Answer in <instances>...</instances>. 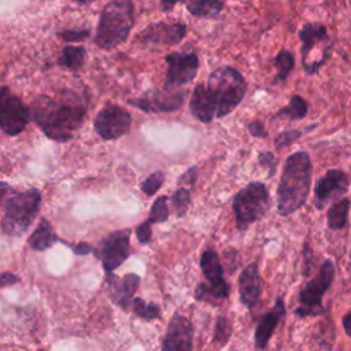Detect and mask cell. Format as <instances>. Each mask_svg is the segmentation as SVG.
Returning a JSON list of instances; mask_svg holds the SVG:
<instances>
[{"instance_id":"cell-40","label":"cell","mask_w":351,"mask_h":351,"mask_svg":"<svg viewBox=\"0 0 351 351\" xmlns=\"http://www.w3.org/2000/svg\"><path fill=\"white\" fill-rule=\"evenodd\" d=\"M185 0H159V5H160V10L163 12H169L171 11L177 4L180 3H184Z\"/></svg>"},{"instance_id":"cell-10","label":"cell","mask_w":351,"mask_h":351,"mask_svg":"<svg viewBox=\"0 0 351 351\" xmlns=\"http://www.w3.org/2000/svg\"><path fill=\"white\" fill-rule=\"evenodd\" d=\"M165 89H180L197 75L200 59L195 52H170L165 56Z\"/></svg>"},{"instance_id":"cell-1","label":"cell","mask_w":351,"mask_h":351,"mask_svg":"<svg viewBox=\"0 0 351 351\" xmlns=\"http://www.w3.org/2000/svg\"><path fill=\"white\" fill-rule=\"evenodd\" d=\"M85 112L84 103L70 92H64L59 97L38 96L30 108L34 122L49 138L56 141L70 140L84 123Z\"/></svg>"},{"instance_id":"cell-35","label":"cell","mask_w":351,"mask_h":351,"mask_svg":"<svg viewBox=\"0 0 351 351\" xmlns=\"http://www.w3.org/2000/svg\"><path fill=\"white\" fill-rule=\"evenodd\" d=\"M136 236L141 244H148L151 241V236H152V223L148 219L144 221L143 223H140L136 229Z\"/></svg>"},{"instance_id":"cell-12","label":"cell","mask_w":351,"mask_h":351,"mask_svg":"<svg viewBox=\"0 0 351 351\" xmlns=\"http://www.w3.org/2000/svg\"><path fill=\"white\" fill-rule=\"evenodd\" d=\"M30 119V110L7 86L0 88V128L10 136L19 134Z\"/></svg>"},{"instance_id":"cell-25","label":"cell","mask_w":351,"mask_h":351,"mask_svg":"<svg viewBox=\"0 0 351 351\" xmlns=\"http://www.w3.org/2000/svg\"><path fill=\"white\" fill-rule=\"evenodd\" d=\"M273 66L276 69L274 82H285L295 70V55L288 49H280L273 59Z\"/></svg>"},{"instance_id":"cell-32","label":"cell","mask_w":351,"mask_h":351,"mask_svg":"<svg viewBox=\"0 0 351 351\" xmlns=\"http://www.w3.org/2000/svg\"><path fill=\"white\" fill-rule=\"evenodd\" d=\"M165 181V174L162 171H154L152 174H149L144 182L141 184V189L147 196H152L154 193L158 192V189L162 186Z\"/></svg>"},{"instance_id":"cell-17","label":"cell","mask_w":351,"mask_h":351,"mask_svg":"<svg viewBox=\"0 0 351 351\" xmlns=\"http://www.w3.org/2000/svg\"><path fill=\"white\" fill-rule=\"evenodd\" d=\"M192 344L193 326L189 318L178 313L173 314L166 330L162 351H192Z\"/></svg>"},{"instance_id":"cell-42","label":"cell","mask_w":351,"mask_h":351,"mask_svg":"<svg viewBox=\"0 0 351 351\" xmlns=\"http://www.w3.org/2000/svg\"><path fill=\"white\" fill-rule=\"evenodd\" d=\"M73 251H74L77 255H88V254H90L93 250H92V247H90L89 244L80 243V244H77V245L73 247Z\"/></svg>"},{"instance_id":"cell-36","label":"cell","mask_w":351,"mask_h":351,"mask_svg":"<svg viewBox=\"0 0 351 351\" xmlns=\"http://www.w3.org/2000/svg\"><path fill=\"white\" fill-rule=\"evenodd\" d=\"M258 162L261 166L266 167L267 170H270V177L274 174L276 171V167H277V159L276 156L270 152V151H265V152H261L258 155Z\"/></svg>"},{"instance_id":"cell-5","label":"cell","mask_w":351,"mask_h":351,"mask_svg":"<svg viewBox=\"0 0 351 351\" xmlns=\"http://www.w3.org/2000/svg\"><path fill=\"white\" fill-rule=\"evenodd\" d=\"M300 58L306 74L315 75L332 56L333 41L321 22H307L299 29Z\"/></svg>"},{"instance_id":"cell-37","label":"cell","mask_w":351,"mask_h":351,"mask_svg":"<svg viewBox=\"0 0 351 351\" xmlns=\"http://www.w3.org/2000/svg\"><path fill=\"white\" fill-rule=\"evenodd\" d=\"M247 130H248V133H250L252 137L263 138V137L267 136L266 128H265L263 122L259 121V119H254V121L248 122V123H247Z\"/></svg>"},{"instance_id":"cell-3","label":"cell","mask_w":351,"mask_h":351,"mask_svg":"<svg viewBox=\"0 0 351 351\" xmlns=\"http://www.w3.org/2000/svg\"><path fill=\"white\" fill-rule=\"evenodd\" d=\"M206 86L214 103L217 119L233 112L247 93L245 78L237 69L228 64L219 66L211 71Z\"/></svg>"},{"instance_id":"cell-19","label":"cell","mask_w":351,"mask_h":351,"mask_svg":"<svg viewBox=\"0 0 351 351\" xmlns=\"http://www.w3.org/2000/svg\"><path fill=\"white\" fill-rule=\"evenodd\" d=\"M262 295V277L258 263H250L243 269L239 277V296L243 306L252 308L256 306Z\"/></svg>"},{"instance_id":"cell-30","label":"cell","mask_w":351,"mask_h":351,"mask_svg":"<svg viewBox=\"0 0 351 351\" xmlns=\"http://www.w3.org/2000/svg\"><path fill=\"white\" fill-rule=\"evenodd\" d=\"M171 206L176 211V215L184 217L191 206V192L186 188H178L171 195Z\"/></svg>"},{"instance_id":"cell-18","label":"cell","mask_w":351,"mask_h":351,"mask_svg":"<svg viewBox=\"0 0 351 351\" xmlns=\"http://www.w3.org/2000/svg\"><path fill=\"white\" fill-rule=\"evenodd\" d=\"M284 315H285V304L282 302V298L278 296L276 299L274 306L267 313H265L258 321V325L255 328V335H254V344L256 350L262 351L266 348L269 340L271 339L276 328L278 326Z\"/></svg>"},{"instance_id":"cell-8","label":"cell","mask_w":351,"mask_h":351,"mask_svg":"<svg viewBox=\"0 0 351 351\" xmlns=\"http://www.w3.org/2000/svg\"><path fill=\"white\" fill-rule=\"evenodd\" d=\"M200 269L207 280L200 282L193 292V296L199 302L219 304L221 300L229 296V285L223 277V269L218 254L208 248L202 254Z\"/></svg>"},{"instance_id":"cell-15","label":"cell","mask_w":351,"mask_h":351,"mask_svg":"<svg viewBox=\"0 0 351 351\" xmlns=\"http://www.w3.org/2000/svg\"><path fill=\"white\" fill-rule=\"evenodd\" d=\"M130 254V232L117 230L108 234L97 252V256L101 259L103 267L107 273H112L118 266H121Z\"/></svg>"},{"instance_id":"cell-2","label":"cell","mask_w":351,"mask_h":351,"mask_svg":"<svg viewBox=\"0 0 351 351\" xmlns=\"http://www.w3.org/2000/svg\"><path fill=\"white\" fill-rule=\"evenodd\" d=\"M311 159L306 151H298L285 160L277 188V211L287 217L304 206L311 186Z\"/></svg>"},{"instance_id":"cell-31","label":"cell","mask_w":351,"mask_h":351,"mask_svg":"<svg viewBox=\"0 0 351 351\" xmlns=\"http://www.w3.org/2000/svg\"><path fill=\"white\" fill-rule=\"evenodd\" d=\"M169 218V206H167V196H159L155 199L148 221L151 223H160Z\"/></svg>"},{"instance_id":"cell-6","label":"cell","mask_w":351,"mask_h":351,"mask_svg":"<svg viewBox=\"0 0 351 351\" xmlns=\"http://www.w3.org/2000/svg\"><path fill=\"white\" fill-rule=\"evenodd\" d=\"M41 203L38 189H27L7 199L4 215L1 219V230L7 236H21L32 225Z\"/></svg>"},{"instance_id":"cell-20","label":"cell","mask_w":351,"mask_h":351,"mask_svg":"<svg viewBox=\"0 0 351 351\" xmlns=\"http://www.w3.org/2000/svg\"><path fill=\"white\" fill-rule=\"evenodd\" d=\"M189 111L192 117L202 123H210L213 119H217L215 107L207 90L206 82H199L195 85L189 99Z\"/></svg>"},{"instance_id":"cell-43","label":"cell","mask_w":351,"mask_h":351,"mask_svg":"<svg viewBox=\"0 0 351 351\" xmlns=\"http://www.w3.org/2000/svg\"><path fill=\"white\" fill-rule=\"evenodd\" d=\"M343 329L346 332V335H348L351 337V310L343 317Z\"/></svg>"},{"instance_id":"cell-41","label":"cell","mask_w":351,"mask_h":351,"mask_svg":"<svg viewBox=\"0 0 351 351\" xmlns=\"http://www.w3.org/2000/svg\"><path fill=\"white\" fill-rule=\"evenodd\" d=\"M11 192H12L11 186H10L8 184L0 181V207L3 206V203L7 202V196H8Z\"/></svg>"},{"instance_id":"cell-39","label":"cell","mask_w":351,"mask_h":351,"mask_svg":"<svg viewBox=\"0 0 351 351\" xmlns=\"http://www.w3.org/2000/svg\"><path fill=\"white\" fill-rule=\"evenodd\" d=\"M16 282H19V277L15 276L14 273H11V271L0 273V288L8 287V285H12Z\"/></svg>"},{"instance_id":"cell-28","label":"cell","mask_w":351,"mask_h":351,"mask_svg":"<svg viewBox=\"0 0 351 351\" xmlns=\"http://www.w3.org/2000/svg\"><path fill=\"white\" fill-rule=\"evenodd\" d=\"M132 310L137 317L145 321H152L160 317L159 306L156 303H147L141 298H134L132 300Z\"/></svg>"},{"instance_id":"cell-14","label":"cell","mask_w":351,"mask_h":351,"mask_svg":"<svg viewBox=\"0 0 351 351\" xmlns=\"http://www.w3.org/2000/svg\"><path fill=\"white\" fill-rule=\"evenodd\" d=\"M132 117L118 104L107 103L95 118V130L104 140H115L130 130Z\"/></svg>"},{"instance_id":"cell-22","label":"cell","mask_w":351,"mask_h":351,"mask_svg":"<svg viewBox=\"0 0 351 351\" xmlns=\"http://www.w3.org/2000/svg\"><path fill=\"white\" fill-rule=\"evenodd\" d=\"M223 7L222 0H189L186 3V11L199 19H213L222 12Z\"/></svg>"},{"instance_id":"cell-16","label":"cell","mask_w":351,"mask_h":351,"mask_svg":"<svg viewBox=\"0 0 351 351\" xmlns=\"http://www.w3.org/2000/svg\"><path fill=\"white\" fill-rule=\"evenodd\" d=\"M348 177L339 169H329L315 184V207L322 210L336 197L343 196L348 191Z\"/></svg>"},{"instance_id":"cell-11","label":"cell","mask_w":351,"mask_h":351,"mask_svg":"<svg viewBox=\"0 0 351 351\" xmlns=\"http://www.w3.org/2000/svg\"><path fill=\"white\" fill-rule=\"evenodd\" d=\"M186 25L180 21H159L141 30L137 40L141 45L151 49L174 47L186 37Z\"/></svg>"},{"instance_id":"cell-34","label":"cell","mask_w":351,"mask_h":351,"mask_svg":"<svg viewBox=\"0 0 351 351\" xmlns=\"http://www.w3.org/2000/svg\"><path fill=\"white\" fill-rule=\"evenodd\" d=\"M89 29H82V30H63L60 33H58V36L64 40L66 43H77V41H82L86 37H89Z\"/></svg>"},{"instance_id":"cell-33","label":"cell","mask_w":351,"mask_h":351,"mask_svg":"<svg viewBox=\"0 0 351 351\" xmlns=\"http://www.w3.org/2000/svg\"><path fill=\"white\" fill-rule=\"evenodd\" d=\"M303 134L302 129H288L281 132L280 134H277V137L274 138V145L276 148H285L288 145H291L292 143H295L300 136Z\"/></svg>"},{"instance_id":"cell-38","label":"cell","mask_w":351,"mask_h":351,"mask_svg":"<svg viewBox=\"0 0 351 351\" xmlns=\"http://www.w3.org/2000/svg\"><path fill=\"white\" fill-rule=\"evenodd\" d=\"M197 178V167L192 166L189 167L181 177H180V182L181 184H188V185H193L195 181Z\"/></svg>"},{"instance_id":"cell-9","label":"cell","mask_w":351,"mask_h":351,"mask_svg":"<svg viewBox=\"0 0 351 351\" xmlns=\"http://www.w3.org/2000/svg\"><path fill=\"white\" fill-rule=\"evenodd\" d=\"M335 278V266L330 259H325L321 263L318 274L310 280L299 293V307L295 308L298 317H315L324 315L325 308L322 306V296L332 285Z\"/></svg>"},{"instance_id":"cell-44","label":"cell","mask_w":351,"mask_h":351,"mask_svg":"<svg viewBox=\"0 0 351 351\" xmlns=\"http://www.w3.org/2000/svg\"><path fill=\"white\" fill-rule=\"evenodd\" d=\"M78 3H82V4H86V3H89V1H92V0H77Z\"/></svg>"},{"instance_id":"cell-24","label":"cell","mask_w":351,"mask_h":351,"mask_svg":"<svg viewBox=\"0 0 351 351\" xmlns=\"http://www.w3.org/2000/svg\"><path fill=\"white\" fill-rule=\"evenodd\" d=\"M307 112H308L307 101L302 96L293 95L291 96L288 104L276 112L274 118H288L291 121H300L306 118Z\"/></svg>"},{"instance_id":"cell-23","label":"cell","mask_w":351,"mask_h":351,"mask_svg":"<svg viewBox=\"0 0 351 351\" xmlns=\"http://www.w3.org/2000/svg\"><path fill=\"white\" fill-rule=\"evenodd\" d=\"M56 241V236L53 234L52 226L51 223L43 218L40 221V223L37 225V228L33 230L32 236L29 237L27 243L34 250V251H44L48 250L49 247L53 245V243Z\"/></svg>"},{"instance_id":"cell-21","label":"cell","mask_w":351,"mask_h":351,"mask_svg":"<svg viewBox=\"0 0 351 351\" xmlns=\"http://www.w3.org/2000/svg\"><path fill=\"white\" fill-rule=\"evenodd\" d=\"M108 282H110V288H111V293L114 300L122 307V308H128L129 304L133 300V295L138 287L140 282V277L137 274H126L122 278H118L115 276H112L111 273H108Z\"/></svg>"},{"instance_id":"cell-27","label":"cell","mask_w":351,"mask_h":351,"mask_svg":"<svg viewBox=\"0 0 351 351\" xmlns=\"http://www.w3.org/2000/svg\"><path fill=\"white\" fill-rule=\"evenodd\" d=\"M85 62V49L77 45H66L62 49L58 63L69 70H80Z\"/></svg>"},{"instance_id":"cell-4","label":"cell","mask_w":351,"mask_h":351,"mask_svg":"<svg viewBox=\"0 0 351 351\" xmlns=\"http://www.w3.org/2000/svg\"><path fill=\"white\" fill-rule=\"evenodd\" d=\"M134 25L132 0H110L101 10L95 44L103 49L115 48L126 41Z\"/></svg>"},{"instance_id":"cell-7","label":"cell","mask_w":351,"mask_h":351,"mask_svg":"<svg viewBox=\"0 0 351 351\" xmlns=\"http://www.w3.org/2000/svg\"><path fill=\"white\" fill-rule=\"evenodd\" d=\"M270 207V196L263 182H250L240 189L232 202L236 226L245 230L251 223L259 221Z\"/></svg>"},{"instance_id":"cell-29","label":"cell","mask_w":351,"mask_h":351,"mask_svg":"<svg viewBox=\"0 0 351 351\" xmlns=\"http://www.w3.org/2000/svg\"><path fill=\"white\" fill-rule=\"evenodd\" d=\"M232 330H233V328H232V322L229 321V318L226 315H219L214 324V332H213L214 343H217L219 346H226L228 341L230 340Z\"/></svg>"},{"instance_id":"cell-13","label":"cell","mask_w":351,"mask_h":351,"mask_svg":"<svg viewBox=\"0 0 351 351\" xmlns=\"http://www.w3.org/2000/svg\"><path fill=\"white\" fill-rule=\"evenodd\" d=\"M186 92L180 89H151L137 99H130L128 103L144 112H176L185 101Z\"/></svg>"},{"instance_id":"cell-26","label":"cell","mask_w":351,"mask_h":351,"mask_svg":"<svg viewBox=\"0 0 351 351\" xmlns=\"http://www.w3.org/2000/svg\"><path fill=\"white\" fill-rule=\"evenodd\" d=\"M350 211V200L347 197L340 199L339 202L333 203L326 214L328 219V228L332 230H339L346 226L347 218Z\"/></svg>"}]
</instances>
